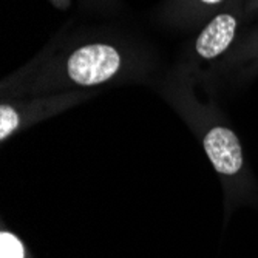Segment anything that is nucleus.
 <instances>
[{
	"label": "nucleus",
	"mask_w": 258,
	"mask_h": 258,
	"mask_svg": "<svg viewBox=\"0 0 258 258\" xmlns=\"http://www.w3.org/2000/svg\"><path fill=\"white\" fill-rule=\"evenodd\" d=\"M235 34V19L227 14L215 17L197 40V51L207 59L220 56L232 43Z\"/></svg>",
	"instance_id": "obj_3"
},
{
	"label": "nucleus",
	"mask_w": 258,
	"mask_h": 258,
	"mask_svg": "<svg viewBox=\"0 0 258 258\" xmlns=\"http://www.w3.org/2000/svg\"><path fill=\"white\" fill-rule=\"evenodd\" d=\"M203 2H206V4H217V2H220V0H203Z\"/></svg>",
	"instance_id": "obj_6"
},
{
	"label": "nucleus",
	"mask_w": 258,
	"mask_h": 258,
	"mask_svg": "<svg viewBox=\"0 0 258 258\" xmlns=\"http://www.w3.org/2000/svg\"><path fill=\"white\" fill-rule=\"evenodd\" d=\"M17 125H19L17 113L8 105L0 107V139H5L10 133H13V130H16Z\"/></svg>",
	"instance_id": "obj_5"
},
{
	"label": "nucleus",
	"mask_w": 258,
	"mask_h": 258,
	"mask_svg": "<svg viewBox=\"0 0 258 258\" xmlns=\"http://www.w3.org/2000/svg\"><path fill=\"white\" fill-rule=\"evenodd\" d=\"M121 63V57L113 46L87 45L68 59V75L81 85H95L108 81Z\"/></svg>",
	"instance_id": "obj_1"
},
{
	"label": "nucleus",
	"mask_w": 258,
	"mask_h": 258,
	"mask_svg": "<svg viewBox=\"0 0 258 258\" xmlns=\"http://www.w3.org/2000/svg\"><path fill=\"white\" fill-rule=\"evenodd\" d=\"M0 258H25L22 243L8 232L0 235Z\"/></svg>",
	"instance_id": "obj_4"
},
{
	"label": "nucleus",
	"mask_w": 258,
	"mask_h": 258,
	"mask_svg": "<svg viewBox=\"0 0 258 258\" xmlns=\"http://www.w3.org/2000/svg\"><path fill=\"white\" fill-rule=\"evenodd\" d=\"M204 149L217 172L223 175H235L243 166V153L240 143L232 130L217 127L204 138Z\"/></svg>",
	"instance_id": "obj_2"
}]
</instances>
